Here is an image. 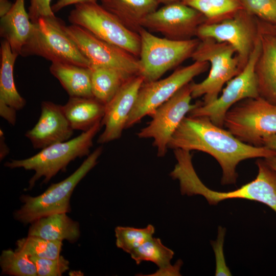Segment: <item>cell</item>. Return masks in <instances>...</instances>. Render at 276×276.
I'll use <instances>...</instances> for the list:
<instances>
[{
  "label": "cell",
  "instance_id": "cell-1",
  "mask_svg": "<svg viewBox=\"0 0 276 276\" xmlns=\"http://www.w3.org/2000/svg\"><path fill=\"white\" fill-rule=\"evenodd\" d=\"M168 148L197 150L212 156L222 170V185L236 183V168L244 160L276 155V151L242 142L206 117L186 116L172 135Z\"/></svg>",
  "mask_w": 276,
  "mask_h": 276
},
{
  "label": "cell",
  "instance_id": "cell-2",
  "mask_svg": "<svg viewBox=\"0 0 276 276\" xmlns=\"http://www.w3.org/2000/svg\"><path fill=\"white\" fill-rule=\"evenodd\" d=\"M258 173L251 181L235 190L218 192L208 188L198 176L193 164H186L176 172L182 195H200L211 205L230 199H244L263 203L276 212V172L265 162L258 159Z\"/></svg>",
  "mask_w": 276,
  "mask_h": 276
},
{
  "label": "cell",
  "instance_id": "cell-3",
  "mask_svg": "<svg viewBox=\"0 0 276 276\" xmlns=\"http://www.w3.org/2000/svg\"><path fill=\"white\" fill-rule=\"evenodd\" d=\"M102 127L101 121L98 122L74 139L50 145L30 157L11 159L4 166L10 169L21 168L35 171L29 181L28 190L32 189L43 177L42 183H47L59 171H64L71 162L89 155L93 140Z\"/></svg>",
  "mask_w": 276,
  "mask_h": 276
},
{
  "label": "cell",
  "instance_id": "cell-4",
  "mask_svg": "<svg viewBox=\"0 0 276 276\" xmlns=\"http://www.w3.org/2000/svg\"><path fill=\"white\" fill-rule=\"evenodd\" d=\"M103 147L97 148L78 168L68 177L52 183L41 194L37 196L22 195L23 204L14 213V218L25 224L51 214L71 211L70 199L78 183L97 164Z\"/></svg>",
  "mask_w": 276,
  "mask_h": 276
},
{
  "label": "cell",
  "instance_id": "cell-5",
  "mask_svg": "<svg viewBox=\"0 0 276 276\" xmlns=\"http://www.w3.org/2000/svg\"><path fill=\"white\" fill-rule=\"evenodd\" d=\"M65 24L55 15L43 17L34 24L33 33L20 55L38 56L53 62L90 68L89 60L65 30Z\"/></svg>",
  "mask_w": 276,
  "mask_h": 276
},
{
  "label": "cell",
  "instance_id": "cell-6",
  "mask_svg": "<svg viewBox=\"0 0 276 276\" xmlns=\"http://www.w3.org/2000/svg\"><path fill=\"white\" fill-rule=\"evenodd\" d=\"M200 42L191 58L194 61H206L210 64L208 77L198 83L192 82V97L203 96L202 104L214 101L223 86L241 72L234 48L226 42L206 38Z\"/></svg>",
  "mask_w": 276,
  "mask_h": 276
},
{
  "label": "cell",
  "instance_id": "cell-7",
  "mask_svg": "<svg viewBox=\"0 0 276 276\" xmlns=\"http://www.w3.org/2000/svg\"><path fill=\"white\" fill-rule=\"evenodd\" d=\"M223 127L244 143L263 146L264 139L276 134V104L260 96L242 100L227 111Z\"/></svg>",
  "mask_w": 276,
  "mask_h": 276
},
{
  "label": "cell",
  "instance_id": "cell-8",
  "mask_svg": "<svg viewBox=\"0 0 276 276\" xmlns=\"http://www.w3.org/2000/svg\"><path fill=\"white\" fill-rule=\"evenodd\" d=\"M138 33L141 38L138 75L144 83L158 80L166 72L191 58L200 41L198 38L184 40L161 38L143 27Z\"/></svg>",
  "mask_w": 276,
  "mask_h": 276
},
{
  "label": "cell",
  "instance_id": "cell-9",
  "mask_svg": "<svg viewBox=\"0 0 276 276\" xmlns=\"http://www.w3.org/2000/svg\"><path fill=\"white\" fill-rule=\"evenodd\" d=\"M68 18L72 24L81 26L98 38L139 57V34L126 28L98 2L75 5Z\"/></svg>",
  "mask_w": 276,
  "mask_h": 276
},
{
  "label": "cell",
  "instance_id": "cell-10",
  "mask_svg": "<svg viewBox=\"0 0 276 276\" xmlns=\"http://www.w3.org/2000/svg\"><path fill=\"white\" fill-rule=\"evenodd\" d=\"M261 52L259 35L249 59L242 71L226 83L221 95L208 104L202 102L188 113L192 117H208L215 125L223 127L227 111L239 101L260 96L255 74V65Z\"/></svg>",
  "mask_w": 276,
  "mask_h": 276
},
{
  "label": "cell",
  "instance_id": "cell-11",
  "mask_svg": "<svg viewBox=\"0 0 276 276\" xmlns=\"http://www.w3.org/2000/svg\"><path fill=\"white\" fill-rule=\"evenodd\" d=\"M209 67L208 62L194 61L189 65L177 68L164 79L144 82L128 117L125 129L137 123L145 116H151L158 107L192 81L194 78L206 72Z\"/></svg>",
  "mask_w": 276,
  "mask_h": 276
},
{
  "label": "cell",
  "instance_id": "cell-12",
  "mask_svg": "<svg viewBox=\"0 0 276 276\" xmlns=\"http://www.w3.org/2000/svg\"><path fill=\"white\" fill-rule=\"evenodd\" d=\"M192 82L185 85L158 107L151 115L152 120L148 125L137 133L140 138L153 140L159 157L166 155L172 135L187 114L201 102L191 103Z\"/></svg>",
  "mask_w": 276,
  "mask_h": 276
},
{
  "label": "cell",
  "instance_id": "cell-13",
  "mask_svg": "<svg viewBox=\"0 0 276 276\" xmlns=\"http://www.w3.org/2000/svg\"><path fill=\"white\" fill-rule=\"evenodd\" d=\"M259 36V22L244 9L233 16L215 23L202 24L196 36L226 42L235 50L241 71L246 64Z\"/></svg>",
  "mask_w": 276,
  "mask_h": 276
},
{
  "label": "cell",
  "instance_id": "cell-14",
  "mask_svg": "<svg viewBox=\"0 0 276 276\" xmlns=\"http://www.w3.org/2000/svg\"><path fill=\"white\" fill-rule=\"evenodd\" d=\"M64 28L67 34L89 60L91 67H110L132 75H138L140 65L137 57L98 38L81 26L72 24L65 26Z\"/></svg>",
  "mask_w": 276,
  "mask_h": 276
},
{
  "label": "cell",
  "instance_id": "cell-15",
  "mask_svg": "<svg viewBox=\"0 0 276 276\" xmlns=\"http://www.w3.org/2000/svg\"><path fill=\"white\" fill-rule=\"evenodd\" d=\"M206 22L200 12L177 2L164 5L148 15L141 26L149 31L159 33L164 37L174 40H184L196 36L198 28Z\"/></svg>",
  "mask_w": 276,
  "mask_h": 276
},
{
  "label": "cell",
  "instance_id": "cell-16",
  "mask_svg": "<svg viewBox=\"0 0 276 276\" xmlns=\"http://www.w3.org/2000/svg\"><path fill=\"white\" fill-rule=\"evenodd\" d=\"M144 82L141 76H133L105 105L104 115L101 121L102 126H104L105 128L98 139V143H107L121 136Z\"/></svg>",
  "mask_w": 276,
  "mask_h": 276
},
{
  "label": "cell",
  "instance_id": "cell-17",
  "mask_svg": "<svg viewBox=\"0 0 276 276\" xmlns=\"http://www.w3.org/2000/svg\"><path fill=\"white\" fill-rule=\"evenodd\" d=\"M74 129L66 119L62 105L43 101L41 114L35 126L25 136L35 149H42L50 145L68 140Z\"/></svg>",
  "mask_w": 276,
  "mask_h": 276
},
{
  "label": "cell",
  "instance_id": "cell-18",
  "mask_svg": "<svg viewBox=\"0 0 276 276\" xmlns=\"http://www.w3.org/2000/svg\"><path fill=\"white\" fill-rule=\"evenodd\" d=\"M261 52L255 65L260 97L276 104V34L271 25L259 22Z\"/></svg>",
  "mask_w": 276,
  "mask_h": 276
},
{
  "label": "cell",
  "instance_id": "cell-19",
  "mask_svg": "<svg viewBox=\"0 0 276 276\" xmlns=\"http://www.w3.org/2000/svg\"><path fill=\"white\" fill-rule=\"evenodd\" d=\"M34 28V24L26 10L25 0H15L10 11L1 17L0 35L9 43L12 52L19 56Z\"/></svg>",
  "mask_w": 276,
  "mask_h": 276
},
{
  "label": "cell",
  "instance_id": "cell-20",
  "mask_svg": "<svg viewBox=\"0 0 276 276\" xmlns=\"http://www.w3.org/2000/svg\"><path fill=\"white\" fill-rule=\"evenodd\" d=\"M31 224L28 236L52 241L67 240L70 243L76 242L80 236L79 223L69 217L66 213L43 217Z\"/></svg>",
  "mask_w": 276,
  "mask_h": 276
},
{
  "label": "cell",
  "instance_id": "cell-21",
  "mask_svg": "<svg viewBox=\"0 0 276 276\" xmlns=\"http://www.w3.org/2000/svg\"><path fill=\"white\" fill-rule=\"evenodd\" d=\"M126 28L138 33L144 19L157 10L156 0H98Z\"/></svg>",
  "mask_w": 276,
  "mask_h": 276
},
{
  "label": "cell",
  "instance_id": "cell-22",
  "mask_svg": "<svg viewBox=\"0 0 276 276\" xmlns=\"http://www.w3.org/2000/svg\"><path fill=\"white\" fill-rule=\"evenodd\" d=\"M63 112L72 128L86 131L98 122L104 115L105 105L94 97H70L62 105Z\"/></svg>",
  "mask_w": 276,
  "mask_h": 276
},
{
  "label": "cell",
  "instance_id": "cell-23",
  "mask_svg": "<svg viewBox=\"0 0 276 276\" xmlns=\"http://www.w3.org/2000/svg\"><path fill=\"white\" fill-rule=\"evenodd\" d=\"M50 71L70 97H93L90 68L67 63L53 62Z\"/></svg>",
  "mask_w": 276,
  "mask_h": 276
},
{
  "label": "cell",
  "instance_id": "cell-24",
  "mask_svg": "<svg viewBox=\"0 0 276 276\" xmlns=\"http://www.w3.org/2000/svg\"><path fill=\"white\" fill-rule=\"evenodd\" d=\"M19 55L12 52L5 40L1 43L0 103L5 104L16 110L22 109L26 100L18 92L14 78V66Z\"/></svg>",
  "mask_w": 276,
  "mask_h": 276
},
{
  "label": "cell",
  "instance_id": "cell-25",
  "mask_svg": "<svg viewBox=\"0 0 276 276\" xmlns=\"http://www.w3.org/2000/svg\"><path fill=\"white\" fill-rule=\"evenodd\" d=\"M91 84L93 97L107 104L132 75L124 71L106 67H92Z\"/></svg>",
  "mask_w": 276,
  "mask_h": 276
},
{
  "label": "cell",
  "instance_id": "cell-26",
  "mask_svg": "<svg viewBox=\"0 0 276 276\" xmlns=\"http://www.w3.org/2000/svg\"><path fill=\"white\" fill-rule=\"evenodd\" d=\"M185 4L202 13L206 23H215L233 16L243 9L240 0H183Z\"/></svg>",
  "mask_w": 276,
  "mask_h": 276
},
{
  "label": "cell",
  "instance_id": "cell-27",
  "mask_svg": "<svg viewBox=\"0 0 276 276\" xmlns=\"http://www.w3.org/2000/svg\"><path fill=\"white\" fill-rule=\"evenodd\" d=\"M137 265L149 261L161 268L171 264L174 251L165 246L158 238L152 237L129 254Z\"/></svg>",
  "mask_w": 276,
  "mask_h": 276
},
{
  "label": "cell",
  "instance_id": "cell-28",
  "mask_svg": "<svg viewBox=\"0 0 276 276\" xmlns=\"http://www.w3.org/2000/svg\"><path fill=\"white\" fill-rule=\"evenodd\" d=\"M2 273L14 276H37L35 264L25 253L11 249L2 251L0 256Z\"/></svg>",
  "mask_w": 276,
  "mask_h": 276
},
{
  "label": "cell",
  "instance_id": "cell-29",
  "mask_svg": "<svg viewBox=\"0 0 276 276\" xmlns=\"http://www.w3.org/2000/svg\"><path fill=\"white\" fill-rule=\"evenodd\" d=\"M16 250L28 256L56 259L60 255L62 241H52L40 237L28 236L17 241Z\"/></svg>",
  "mask_w": 276,
  "mask_h": 276
},
{
  "label": "cell",
  "instance_id": "cell-30",
  "mask_svg": "<svg viewBox=\"0 0 276 276\" xmlns=\"http://www.w3.org/2000/svg\"><path fill=\"white\" fill-rule=\"evenodd\" d=\"M114 232L117 247L130 254L153 237L155 227L152 224H148L144 228L118 226L115 228Z\"/></svg>",
  "mask_w": 276,
  "mask_h": 276
},
{
  "label": "cell",
  "instance_id": "cell-31",
  "mask_svg": "<svg viewBox=\"0 0 276 276\" xmlns=\"http://www.w3.org/2000/svg\"><path fill=\"white\" fill-rule=\"evenodd\" d=\"M243 9L264 22L276 25V0H240Z\"/></svg>",
  "mask_w": 276,
  "mask_h": 276
},
{
  "label": "cell",
  "instance_id": "cell-32",
  "mask_svg": "<svg viewBox=\"0 0 276 276\" xmlns=\"http://www.w3.org/2000/svg\"><path fill=\"white\" fill-rule=\"evenodd\" d=\"M35 264L39 276H60L69 269V262L63 256L56 259L29 256Z\"/></svg>",
  "mask_w": 276,
  "mask_h": 276
},
{
  "label": "cell",
  "instance_id": "cell-33",
  "mask_svg": "<svg viewBox=\"0 0 276 276\" xmlns=\"http://www.w3.org/2000/svg\"><path fill=\"white\" fill-rule=\"evenodd\" d=\"M52 0H30L28 14L31 21L35 24L41 17L55 15L52 9Z\"/></svg>",
  "mask_w": 276,
  "mask_h": 276
},
{
  "label": "cell",
  "instance_id": "cell-34",
  "mask_svg": "<svg viewBox=\"0 0 276 276\" xmlns=\"http://www.w3.org/2000/svg\"><path fill=\"white\" fill-rule=\"evenodd\" d=\"M224 229L220 227L218 229V235L216 242L213 244L216 256L215 275H231L229 269L226 266L224 258L223 244Z\"/></svg>",
  "mask_w": 276,
  "mask_h": 276
},
{
  "label": "cell",
  "instance_id": "cell-35",
  "mask_svg": "<svg viewBox=\"0 0 276 276\" xmlns=\"http://www.w3.org/2000/svg\"><path fill=\"white\" fill-rule=\"evenodd\" d=\"M182 262L180 260L177 261L174 265L170 264L164 267L158 268L155 272L144 275L148 276H178L181 275L180 269L182 265Z\"/></svg>",
  "mask_w": 276,
  "mask_h": 276
},
{
  "label": "cell",
  "instance_id": "cell-36",
  "mask_svg": "<svg viewBox=\"0 0 276 276\" xmlns=\"http://www.w3.org/2000/svg\"><path fill=\"white\" fill-rule=\"evenodd\" d=\"M16 111L9 106L0 103L1 116L13 126L15 125L16 121Z\"/></svg>",
  "mask_w": 276,
  "mask_h": 276
},
{
  "label": "cell",
  "instance_id": "cell-37",
  "mask_svg": "<svg viewBox=\"0 0 276 276\" xmlns=\"http://www.w3.org/2000/svg\"><path fill=\"white\" fill-rule=\"evenodd\" d=\"M98 2V0H58L52 5V9L55 13L71 5H75L84 3H96Z\"/></svg>",
  "mask_w": 276,
  "mask_h": 276
},
{
  "label": "cell",
  "instance_id": "cell-38",
  "mask_svg": "<svg viewBox=\"0 0 276 276\" xmlns=\"http://www.w3.org/2000/svg\"><path fill=\"white\" fill-rule=\"evenodd\" d=\"M0 159L3 160L9 153V149L5 143V139L4 135V132L2 129L0 130Z\"/></svg>",
  "mask_w": 276,
  "mask_h": 276
},
{
  "label": "cell",
  "instance_id": "cell-39",
  "mask_svg": "<svg viewBox=\"0 0 276 276\" xmlns=\"http://www.w3.org/2000/svg\"><path fill=\"white\" fill-rule=\"evenodd\" d=\"M13 5L9 0H0V17L5 16L9 12Z\"/></svg>",
  "mask_w": 276,
  "mask_h": 276
},
{
  "label": "cell",
  "instance_id": "cell-40",
  "mask_svg": "<svg viewBox=\"0 0 276 276\" xmlns=\"http://www.w3.org/2000/svg\"><path fill=\"white\" fill-rule=\"evenodd\" d=\"M263 146L276 151V134L271 135L264 139Z\"/></svg>",
  "mask_w": 276,
  "mask_h": 276
},
{
  "label": "cell",
  "instance_id": "cell-41",
  "mask_svg": "<svg viewBox=\"0 0 276 276\" xmlns=\"http://www.w3.org/2000/svg\"><path fill=\"white\" fill-rule=\"evenodd\" d=\"M265 160L276 172V155L266 158Z\"/></svg>",
  "mask_w": 276,
  "mask_h": 276
},
{
  "label": "cell",
  "instance_id": "cell-42",
  "mask_svg": "<svg viewBox=\"0 0 276 276\" xmlns=\"http://www.w3.org/2000/svg\"><path fill=\"white\" fill-rule=\"evenodd\" d=\"M159 4H163L164 5L168 4L170 3L177 2H182L183 0H156Z\"/></svg>",
  "mask_w": 276,
  "mask_h": 276
},
{
  "label": "cell",
  "instance_id": "cell-43",
  "mask_svg": "<svg viewBox=\"0 0 276 276\" xmlns=\"http://www.w3.org/2000/svg\"><path fill=\"white\" fill-rule=\"evenodd\" d=\"M271 28H272L273 31L276 34V25H271Z\"/></svg>",
  "mask_w": 276,
  "mask_h": 276
}]
</instances>
